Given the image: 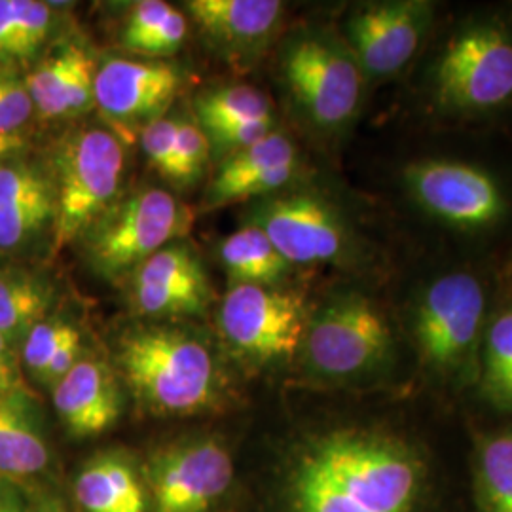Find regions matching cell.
Listing matches in <instances>:
<instances>
[{
    "instance_id": "cell-4",
    "label": "cell",
    "mask_w": 512,
    "mask_h": 512,
    "mask_svg": "<svg viewBox=\"0 0 512 512\" xmlns=\"http://www.w3.org/2000/svg\"><path fill=\"white\" fill-rule=\"evenodd\" d=\"M279 73L311 128L334 135L357 118L366 76L344 38L325 29H298L283 40Z\"/></svg>"
},
{
    "instance_id": "cell-8",
    "label": "cell",
    "mask_w": 512,
    "mask_h": 512,
    "mask_svg": "<svg viewBox=\"0 0 512 512\" xmlns=\"http://www.w3.org/2000/svg\"><path fill=\"white\" fill-rule=\"evenodd\" d=\"M433 103L450 114H484L512 101V33L494 21L461 27L429 73Z\"/></svg>"
},
{
    "instance_id": "cell-5",
    "label": "cell",
    "mask_w": 512,
    "mask_h": 512,
    "mask_svg": "<svg viewBox=\"0 0 512 512\" xmlns=\"http://www.w3.org/2000/svg\"><path fill=\"white\" fill-rule=\"evenodd\" d=\"M395 338L382 310L361 293L330 296L313 311L300 361L313 380L357 384L391 365Z\"/></svg>"
},
{
    "instance_id": "cell-21",
    "label": "cell",
    "mask_w": 512,
    "mask_h": 512,
    "mask_svg": "<svg viewBox=\"0 0 512 512\" xmlns=\"http://www.w3.org/2000/svg\"><path fill=\"white\" fill-rule=\"evenodd\" d=\"M50 463V444L31 395L25 389L0 395V476L21 484L44 475Z\"/></svg>"
},
{
    "instance_id": "cell-30",
    "label": "cell",
    "mask_w": 512,
    "mask_h": 512,
    "mask_svg": "<svg viewBox=\"0 0 512 512\" xmlns=\"http://www.w3.org/2000/svg\"><path fill=\"white\" fill-rule=\"evenodd\" d=\"M211 158V143L202 126L196 120L179 116L173 179L171 184L177 188H190L202 181Z\"/></svg>"
},
{
    "instance_id": "cell-33",
    "label": "cell",
    "mask_w": 512,
    "mask_h": 512,
    "mask_svg": "<svg viewBox=\"0 0 512 512\" xmlns=\"http://www.w3.org/2000/svg\"><path fill=\"white\" fill-rule=\"evenodd\" d=\"M188 37V19L181 10H173L167 18L148 31L145 37L135 40L126 50L133 54L150 57V61H158L162 57L177 54L183 48Z\"/></svg>"
},
{
    "instance_id": "cell-42",
    "label": "cell",
    "mask_w": 512,
    "mask_h": 512,
    "mask_svg": "<svg viewBox=\"0 0 512 512\" xmlns=\"http://www.w3.org/2000/svg\"><path fill=\"white\" fill-rule=\"evenodd\" d=\"M2 482H6V478H2V476H0V484H2Z\"/></svg>"
},
{
    "instance_id": "cell-3",
    "label": "cell",
    "mask_w": 512,
    "mask_h": 512,
    "mask_svg": "<svg viewBox=\"0 0 512 512\" xmlns=\"http://www.w3.org/2000/svg\"><path fill=\"white\" fill-rule=\"evenodd\" d=\"M192 222V211L175 194L143 186L107 207L76 243L93 274L120 283L165 245L184 238Z\"/></svg>"
},
{
    "instance_id": "cell-26",
    "label": "cell",
    "mask_w": 512,
    "mask_h": 512,
    "mask_svg": "<svg viewBox=\"0 0 512 512\" xmlns=\"http://www.w3.org/2000/svg\"><path fill=\"white\" fill-rule=\"evenodd\" d=\"M473 484L478 512H512V429L478 437Z\"/></svg>"
},
{
    "instance_id": "cell-29",
    "label": "cell",
    "mask_w": 512,
    "mask_h": 512,
    "mask_svg": "<svg viewBox=\"0 0 512 512\" xmlns=\"http://www.w3.org/2000/svg\"><path fill=\"white\" fill-rule=\"evenodd\" d=\"M80 330L61 313H52L35 325L19 348V361L25 372L40 384L44 372L63 348Z\"/></svg>"
},
{
    "instance_id": "cell-2",
    "label": "cell",
    "mask_w": 512,
    "mask_h": 512,
    "mask_svg": "<svg viewBox=\"0 0 512 512\" xmlns=\"http://www.w3.org/2000/svg\"><path fill=\"white\" fill-rule=\"evenodd\" d=\"M114 359L137 403L156 416H192L219 404L215 353L190 330L156 321L133 325L118 336Z\"/></svg>"
},
{
    "instance_id": "cell-16",
    "label": "cell",
    "mask_w": 512,
    "mask_h": 512,
    "mask_svg": "<svg viewBox=\"0 0 512 512\" xmlns=\"http://www.w3.org/2000/svg\"><path fill=\"white\" fill-rule=\"evenodd\" d=\"M57 202L46 160L29 152L0 167V255L23 258L54 241Z\"/></svg>"
},
{
    "instance_id": "cell-37",
    "label": "cell",
    "mask_w": 512,
    "mask_h": 512,
    "mask_svg": "<svg viewBox=\"0 0 512 512\" xmlns=\"http://www.w3.org/2000/svg\"><path fill=\"white\" fill-rule=\"evenodd\" d=\"M0 512H35V505L29 503L21 484L6 480L0 484Z\"/></svg>"
},
{
    "instance_id": "cell-25",
    "label": "cell",
    "mask_w": 512,
    "mask_h": 512,
    "mask_svg": "<svg viewBox=\"0 0 512 512\" xmlns=\"http://www.w3.org/2000/svg\"><path fill=\"white\" fill-rule=\"evenodd\" d=\"M219 260L230 285L279 287L293 272L270 238L253 224H243L219 245Z\"/></svg>"
},
{
    "instance_id": "cell-31",
    "label": "cell",
    "mask_w": 512,
    "mask_h": 512,
    "mask_svg": "<svg viewBox=\"0 0 512 512\" xmlns=\"http://www.w3.org/2000/svg\"><path fill=\"white\" fill-rule=\"evenodd\" d=\"M33 116L25 73L0 63V133H23Z\"/></svg>"
},
{
    "instance_id": "cell-1",
    "label": "cell",
    "mask_w": 512,
    "mask_h": 512,
    "mask_svg": "<svg viewBox=\"0 0 512 512\" xmlns=\"http://www.w3.org/2000/svg\"><path fill=\"white\" fill-rule=\"evenodd\" d=\"M431 471L420 448L382 429L306 440L287 476L289 512H425Z\"/></svg>"
},
{
    "instance_id": "cell-38",
    "label": "cell",
    "mask_w": 512,
    "mask_h": 512,
    "mask_svg": "<svg viewBox=\"0 0 512 512\" xmlns=\"http://www.w3.org/2000/svg\"><path fill=\"white\" fill-rule=\"evenodd\" d=\"M29 152V139L23 133H0V167Z\"/></svg>"
},
{
    "instance_id": "cell-9",
    "label": "cell",
    "mask_w": 512,
    "mask_h": 512,
    "mask_svg": "<svg viewBox=\"0 0 512 512\" xmlns=\"http://www.w3.org/2000/svg\"><path fill=\"white\" fill-rule=\"evenodd\" d=\"M310 310L302 294L279 287L230 285L217 311V327L228 349L255 366L298 357Z\"/></svg>"
},
{
    "instance_id": "cell-27",
    "label": "cell",
    "mask_w": 512,
    "mask_h": 512,
    "mask_svg": "<svg viewBox=\"0 0 512 512\" xmlns=\"http://www.w3.org/2000/svg\"><path fill=\"white\" fill-rule=\"evenodd\" d=\"M478 387L482 397L497 410L512 412V308L505 310L486 325Z\"/></svg>"
},
{
    "instance_id": "cell-20",
    "label": "cell",
    "mask_w": 512,
    "mask_h": 512,
    "mask_svg": "<svg viewBox=\"0 0 512 512\" xmlns=\"http://www.w3.org/2000/svg\"><path fill=\"white\" fill-rule=\"evenodd\" d=\"M55 414L69 435L92 439L122 414V391L105 359L82 355L73 370L50 389Z\"/></svg>"
},
{
    "instance_id": "cell-40",
    "label": "cell",
    "mask_w": 512,
    "mask_h": 512,
    "mask_svg": "<svg viewBox=\"0 0 512 512\" xmlns=\"http://www.w3.org/2000/svg\"><path fill=\"white\" fill-rule=\"evenodd\" d=\"M35 512H65V509L54 499H46L40 505H35Z\"/></svg>"
},
{
    "instance_id": "cell-23",
    "label": "cell",
    "mask_w": 512,
    "mask_h": 512,
    "mask_svg": "<svg viewBox=\"0 0 512 512\" xmlns=\"http://www.w3.org/2000/svg\"><path fill=\"white\" fill-rule=\"evenodd\" d=\"M74 499L84 512H148L143 476L116 450L86 461L74 478Z\"/></svg>"
},
{
    "instance_id": "cell-22",
    "label": "cell",
    "mask_w": 512,
    "mask_h": 512,
    "mask_svg": "<svg viewBox=\"0 0 512 512\" xmlns=\"http://www.w3.org/2000/svg\"><path fill=\"white\" fill-rule=\"evenodd\" d=\"M65 18L55 2L0 0V63L29 71L59 38Z\"/></svg>"
},
{
    "instance_id": "cell-19",
    "label": "cell",
    "mask_w": 512,
    "mask_h": 512,
    "mask_svg": "<svg viewBox=\"0 0 512 512\" xmlns=\"http://www.w3.org/2000/svg\"><path fill=\"white\" fill-rule=\"evenodd\" d=\"M97 63L82 38L63 35L25 71L35 114L44 120H74L95 107Z\"/></svg>"
},
{
    "instance_id": "cell-28",
    "label": "cell",
    "mask_w": 512,
    "mask_h": 512,
    "mask_svg": "<svg viewBox=\"0 0 512 512\" xmlns=\"http://www.w3.org/2000/svg\"><path fill=\"white\" fill-rule=\"evenodd\" d=\"M194 112L203 131L274 118L270 97L251 84H224L202 90L194 99Z\"/></svg>"
},
{
    "instance_id": "cell-12",
    "label": "cell",
    "mask_w": 512,
    "mask_h": 512,
    "mask_svg": "<svg viewBox=\"0 0 512 512\" xmlns=\"http://www.w3.org/2000/svg\"><path fill=\"white\" fill-rule=\"evenodd\" d=\"M245 220L258 226L293 266L330 264L349 253L346 220L315 192H277L256 200Z\"/></svg>"
},
{
    "instance_id": "cell-17",
    "label": "cell",
    "mask_w": 512,
    "mask_h": 512,
    "mask_svg": "<svg viewBox=\"0 0 512 512\" xmlns=\"http://www.w3.org/2000/svg\"><path fill=\"white\" fill-rule=\"evenodd\" d=\"M184 6L205 42L238 67L253 65L270 50L285 14L279 0H190Z\"/></svg>"
},
{
    "instance_id": "cell-18",
    "label": "cell",
    "mask_w": 512,
    "mask_h": 512,
    "mask_svg": "<svg viewBox=\"0 0 512 512\" xmlns=\"http://www.w3.org/2000/svg\"><path fill=\"white\" fill-rule=\"evenodd\" d=\"M298 171V150L285 133L275 129L262 141L220 162L203 196V209L274 196L293 183Z\"/></svg>"
},
{
    "instance_id": "cell-32",
    "label": "cell",
    "mask_w": 512,
    "mask_h": 512,
    "mask_svg": "<svg viewBox=\"0 0 512 512\" xmlns=\"http://www.w3.org/2000/svg\"><path fill=\"white\" fill-rule=\"evenodd\" d=\"M177 129L179 116H164L139 131L141 148L147 156L148 164L167 183H171L173 179Z\"/></svg>"
},
{
    "instance_id": "cell-7",
    "label": "cell",
    "mask_w": 512,
    "mask_h": 512,
    "mask_svg": "<svg viewBox=\"0 0 512 512\" xmlns=\"http://www.w3.org/2000/svg\"><path fill=\"white\" fill-rule=\"evenodd\" d=\"M55 186L52 251L74 243L122 194L126 152L109 129L84 126L65 133L46 160Z\"/></svg>"
},
{
    "instance_id": "cell-39",
    "label": "cell",
    "mask_w": 512,
    "mask_h": 512,
    "mask_svg": "<svg viewBox=\"0 0 512 512\" xmlns=\"http://www.w3.org/2000/svg\"><path fill=\"white\" fill-rule=\"evenodd\" d=\"M18 389H23L21 376L10 374V372H6V370H0V395L12 393V391H18Z\"/></svg>"
},
{
    "instance_id": "cell-11",
    "label": "cell",
    "mask_w": 512,
    "mask_h": 512,
    "mask_svg": "<svg viewBox=\"0 0 512 512\" xmlns=\"http://www.w3.org/2000/svg\"><path fill=\"white\" fill-rule=\"evenodd\" d=\"M143 480L150 512H209L232 486L234 461L219 440H179L148 458Z\"/></svg>"
},
{
    "instance_id": "cell-15",
    "label": "cell",
    "mask_w": 512,
    "mask_h": 512,
    "mask_svg": "<svg viewBox=\"0 0 512 512\" xmlns=\"http://www.w3.org/2000/svg\"><path fill=\"white\" fill-rule=\"evenodd\" d=\"M129 285L133 310L152 321L200 317L215 298L200 256L183 241L169 243L145 260Z\"/></svg>"
},
{
    "instance_id": "cell-10",
    "label": "cell",
    "mask_w": 512,
    "mask_h": 512,
    "mask_svg": "<svg viewBox=\"0 0 512 512\" xmlns=\"http://www.w3.org/2000/svg\"><path fill=\"white\" fill-rule=\"evenodd\" d=\"M404 190L425 215L463 232L488 230L505 219L507 198L492 173L450 158L404 165Z\"/></svg>"
},
{
    "instance_id": "cell-34",
    "label": "cell",
    "mask_w": 512,
    "mask_h": 512,
    "mask_svg": "<svg viewBox=\"0 0 512 512\" xmlns=\"http://www.w3.org/2000/svg\"><path fill=\"white\" fill-rule=\"evenodd\" d=\"M275 129H277L275 128V118H262V120L239 122V124H228V126L209 129V131H205V135L211 143V154L215 158L224 160L239 150L262 141Z\"/></svg>"
},
{
    "instance_id": "cell-13",
    "label": "cell",
    "mask_w": 512,
    "mask_h": 512,
    "mask_svg": "<svg viewBox=\"0 0 512 512\" xmlns=\"http://www.w3.org/2000/svg\"><path fill=\"white\" fill-rule=\"evenodd\" d=\"M433 8L425 0H387L361 4L349 12L344 42L366 80H382L403 71L429 35Z\"/></svg>"
},
{
    "instance_id": "cell-35",
    "label": "cell",
    "mask_w": 512,
    "mask_h": 512,
    "mask_svg": "<svg viewBox=\"0 0 512 512\" xmlns=\"http://www.w3.org/2000/svg\"><path fill=\"white\" fill-rule=\"evenodd\" d=\"M175 8L164 0H141L129 8L128 18L124 23L120 42L124 48L131 46L135 40L145 37L148 31L158 27Z\"/></svg>"
},
{
    "instance_id": "cell-24",
    "label": "cell",
    "mask_w": 512,
    "mask_h": 512,
    "mask_svg": "<svg viewBox=\"0 0 512 512\" xmlns=\"http://www.w3.org/2000/svg\"><path fill=\"white\" fill-rule=\"evenodd\" d=\"M55 279L44 270L25 264H0V334L21 348L25 336L54 313Z\"/></svg>"
},
{
    "instance_id": "cell-41",
    "label": "cell",
    "mask_w": 512,
    "mask_h": 512,
    "mask_svg": "<svg viewBox=\"0 0 512 512\" xmlns=\"http://www.w3.org/2000/svg\"><path fill=\"white\" fill-rule=\"evenodd\" d=\"M2 262H6V258H4V256L0 255V264H2Z\"/></svg>"
},
{
    "instance_id": "cell-14",
    "label": "cell",
    "mask_w": 512,
    "mask_h": 512,
    "mask_svg": "<svg viewBox=\"0 0 512 512\" xmlns=\"http://www.w3.org/2000/svg\"><path fill=\"white\" fill-rule=\"evenodd\" d=\"M181 67L167 61L107 57L95 71V107L124 129L147 128L164 118L183 88Z\"/></svg>"
},
{
    "instance_id": "cell-36",
    "label": "cell",
    "mask_w": 512,
    "mask_h": 512,
    "mask_svg": "<svg viewBox=\"0 0 512 512\" xmlns=\"http://www.w3.org/2000/svg\"><path fill=\"white\" fill-rule=\"evenodd\" d=\"M82 355H84V342H82V334L78 332L63 348L59 349V353L55 355L54 361L50 363L38 385L52 389L61 378H65L73 370L74 365L82 359Z\"/></svg>"
},
{
    "instance_id": "cell-6",
    "label": "cell",
    "mask_w": 512,
    "mask_h": 512,
    "mask_svg": "<svg viewBox=\"0 0 512 512\" xmlns=\"http://www.w3.org/2000/svg\"><path fill=\"white\" fill-rule=\"evenodd\" d=\"M486 293L475 275L452 272L431 281L412 308V336L423 368L439 382H478Z\"/></svg>"
}]
</instances>
